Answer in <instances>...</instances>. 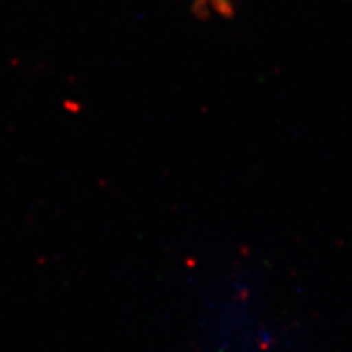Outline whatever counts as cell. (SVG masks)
<instances>
[{
  "label": "cell",
  "mask_w": 352,
  "mask_h": 352,
  "mask_svg": "<svg viewBox=\"0 0 352 352\" xmlns=\"http://www.w3.org/2000/svg\"><path fill=\"white\" fill-rule=\"evenodd\" d=\"M196 13L199 16H228L233 15L232 0H196Z\"/></svg>",
  "instance_id": "6da1fadb"
}]
</instances>
